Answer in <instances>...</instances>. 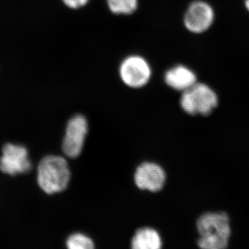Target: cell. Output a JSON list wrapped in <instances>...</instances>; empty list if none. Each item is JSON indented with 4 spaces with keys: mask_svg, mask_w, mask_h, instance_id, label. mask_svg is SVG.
I'll list each match as a JSON object with an SVG mask.
<instances>
[{
    "mask_svg": "<svg viewBox=\"0 0 249 249\" xmlns=\"http://www.w3.org/2000/svg\"><path fill=\"white\" fill-rule=\"evenodd\" d=\"M64 4L73 9H80L88 4L89 0H62Z\"/></svg>",
    "mask_w": 249,
    "mask_h": 249,
    "instance_id": "cell-13",
    "label": "cell"
},
{
    "mask_svg": "<svg viewBox=\"0 0 249 249\" xmlns=\"http://www.w3.org/2000/svg\"><path fill=\"white\" fill-rule=\"evenodd\" d=\"M67 247L70 249H91L94 245L89 237L81 233H75L69 237Z\"/></svg>",
    "mask_w": 249,
    "mask_h": 249,
    "instance_id": "cell-12",
    "label": "cell"
},
{
    "mask_svg": "<svg viewBox=\"0 0 249 249\" xmlns=\"http://www.w3.org/2000/svg\"><path fill=\"white\" fill-rule=\"evenodd\" d=\"M180 104L183 110L191 115L200 114L208 116L218 106V98L207 85L196 83L183 91Z\"/></svg>",
    "mask_w": 249,
    "mask_h": 249,
    "instance_id": "cell-3",
    "label": "cell"
},
{
    "mask_svg": "<svg viewBox=\"0 0 249 249\" xmlns=\"http://www.w3.org/2000/svg\"><path fill=\"white\" fill-rule=\"evenodd\" d=\"M70 178L68 163L63 157L49 155L40 160L37 168V183L47 194L65 191Z\"/></svg>",
    "mask_w": 249,
    "mask_h": 249,
    "instance_id": "cell-2",
    "label": "cell"
},
{
    "mask_svg": "<svg viewBox=\"0 0 249 249\" xmlns=\"http://www.w3.org/2000/svg\"><path fill=\"white\" fill-rule=\"evenodd\" d=\"M108 8L116 15H130L137 11L138 0H107Z\"/></svg>",
    "mask_w": 249,
    "mask_h": 249,
    "instance_id": "cell-11",
    "label": "cell"
},
{
    "mask_svg": "<svg viewBox=\"0 0 249 249\" xmlns=\"http://www.w3.org/2000/svg\"><path fill=\"white\" fill-rule=\"evenodd\" d=\"M161 240L158 232L150 228L139 229L132 241L134 249H159L161 247Z\"/></svg>",
    "mask_w": 249,
    "mask_h": 249,
    "instance_id": "cell-10",
    "label": "cell"
},
{
    "mask_svg": "<svg viewBox=\"0 0 249 249\" xmlns=\"http://www.w3.org/2000/svg\"><path fill=\"white\" fill-rule=\"evenodd\" d=\"M165 83L175 90L183 91L196 83L194 71L184 65H177L165 72Z\"/></svg>",
    "mask_w": 249,
    "mask_h": 249,
    "instance_id": "cell-9",
    "label": "cell"
},
{
    "mask_svg": "<svg viewBox=\"0 0 249 249\" xmlns=\"http://www.w3.org/2000/svg\"><path fill=\"white\" fill-rule=\"evenodd\" d=\"M31 168L32 164L25 147L12 143L4 145L0 158V170L2 173L15 176L29 173Z\"/></svg>",
    "mask_w": 249,
    "mask_h": 249,
    "instance_id": "cell-5",
    "label": "cell"
},
{
    "mask_svg": "<svg viewBox=\"0 0 249 249\" xmlns=\"http://www.w3.org/2000/svg\"><path fill=\"white\" fill-rule=\"evenodd\" d=\"M245 4L246 8H247V9L248 10L249 12V0H245Z\"/></svg>",
    "mask_w": 249,
    "mask_h": 249,
    "instance_id": "cell-14",
    "label": "cell"
},
{
    "mask_svg": "<svg viewBox=\"0 0 249 249\" xmlns=\"http://www.w3.org/2000/svg\"><path fill=\"white\" fill-rule=\"evenodd\" d=\"M134 179L140 189L157 192L161 190L164 185L165 174L160 165L144 163L137 168Z\"/></svg>",
    "mask_w": 249,
    "mask_h": 249,
    "instance_id": "cell-8",
    "label": "cell"
},
{
    "mask_svg": "<svg viewBox=\"0 0 249 249\" xmlns=\"http://www.w3.org/2000/svg\"><path fill=\"white\" fill-rule=\"evenodd\" d=\"M199 237L198 246L204 249L227 248L231 234L229 216L224 213L203 214L196 223Z\"/></svg>",
    "mask_w": 249,
    "mask_h": 249,
    "instance_id": "cell-1",
    "label": "cell"
},
{
    "mask_svg": "<svg viewBox=\"0 0 249 249\" xmlns=\"http://www.w3.org/2000/svg\"><path fill=\"white\" fill-rule=\"evenodd\" d=\"M214 14L211 5L204 1H193L188 6L183 18V23L193 34L207 31L213 23Z\"/></svg>",
    "mask_w": 249,
    "mask_h": 249,
    "instance_id": "cell-7",
    "label": "cell"
},
{
    "mask_svg": "<svg viewBox=\"0 0 249 249\" xmlns=\"http://www.w3.org/2000/svg\"><path fill=\"white\" fill-rule=\"evenodd\" d=\"M119 74L122 81L129 88H140L145 86L151 78V67L140 55H129L121 62Z\"/></svg>",
    "mask_w": 249,
    "mask_h": 249,
    "instance_id": "cell-4",
    "label": "cell"
},
{
    "mask_svg": "<svg viewBox=\"0 0 249 249\" xmlns=\"http://www.w3.org/2000/svg\"><path fill=\"white\" fill-rule=\"evenodd\" d=\"M87 132L88 123L84 116L76 115L70 119L62 142V150L65 155L70 158H76L80 155Z\"/></svg>",
    "mask_w": 249,
    "mask_h": 249,
    "instance_id": "cell-6",
    "label": "cell"
}]
</instances>
